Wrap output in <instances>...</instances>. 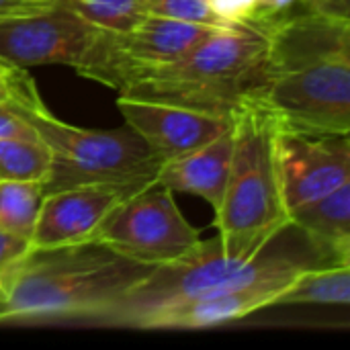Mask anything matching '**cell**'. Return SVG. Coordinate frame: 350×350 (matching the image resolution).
<instances>
[{"label":"cell","instance_id":"obj_14","mask_svg":"<svg viewBox=\"0 0 350 350\" xmlns=\"http://www.w3.org/2000/svg\"><path fill=\"white\" fill-rule=\"evenodd\" d=\"M297 275L267 277L248 285L213 291L189 301L164 308L148 316L139 328L144 330H195L246 318L262 308L275 306L277 297L291 285Z\"/></svg>","mask_w":350,"mask_h":350},{"label":"cell","instance_id":"obj_1","mask_svg":"<svg viewBox=\"0 0 350 350\" xmlns=\"http://www.w3.org/2000/svg\"><path fill=\"white\" fill-rule=\"evenodd\" d=\"M152 269L98 242L29 248L0 275V324L103 322Z\"/></svg>","mask_w":350,"mask_h":350},{"label":"cell","instance_id":"obj_7","mask_svg":"<svg viewBox=\"0 0 350 350\" xmlns=\"http://www.w3.org/2000/svg\"><path fill=\"white\" fill-rule=\"evenodd\" d=\"M279 125L306 133H350V55L320 59L269 78L254 94Z\"/></svg>","mask_w":350,"mask_h":350},{"label":"cell","instance_id":"obj_20","mask_svg":"<svg viewBox=\"0 0 350 350\" xmlns=\"http://www.w3.org/2000/svg\"><path fill=\"white\" fill-rule=\"evenodd\" d=\"M82 21L96 29L119 33L139 23L148 10L146 0H57Z\"/></svg>","mask_w":350,"mask_h":350},{"label":"cell","instance_id":"obj_9","mask_svg":"<svg viewBox=\"0 0 350 350\" xmlns=\"http://www.w3.org/2000/svg\"><path fill=\"white\" fill-rule=\"evenodd\" d=\"M277 168L283 203L291 215L350 183L349 135L306 133L277 123Z\"/></svg>","mask_w":350,"mask_h":350},{"label":"cell","instance_id":"obj_11","mask_svg":"<svg viewBox=\"0 0 350 350\" xmlns=\"http://www.w3.org/2000/svg\"><path fill=\"white\" fill-rule=\"evenodd\" d=\"M254 23L267 35L265 82L320 59L350 55V18L299 6L281 16Z\"/></svg>","mask_w":350,"mask_h":350},{"label":"cell","instance_id":"obj_16","mask_svg":"<svg viewBox=\"0 0 350 350\" xmlns=\"http://www.w3.org/2000/svg\"><path fill=\"white\" fill-rule=\"evenodd\" d=\"M322 265H350V183L289 215Z\"/></svg>","mask_w":350,"mask_h":350},{"label":"cell","instance_id":"obj_28","mask_svg":"<svg viewBox=\"0 0 350 350\" xmlns=\"http://www.w3.org/2000/svg\"><path fill=\"white\" fill-rule=\"evenodd\" d=\"M349 6L350 0H324V4L320 6V10L330 12V14H334V16L349 18Z\"/></svg>","mask_w":350,"mask_h":350},{"label":"cell","instance_id":"obj_4","mask_svg":"<svg viewBox=\"0 0 350 350\" xmlns=\"http://www.w3.org/2000/svg\"><path fill=\"white\" fill-rule=\"evenodd\" d=\"M318 265V260L269 254L267 248L252 258L236 256L226 252L215 236L211 240H201V244L187 256L154 267L150 275L135 285L100 324L139 328L148 316L193 297L248 285L267 277L299 275L301 271Z\"/></svg>","mask_w":350,"mask_h":350},{"label":"cell","instance_id":"obj_27","mask_svg":"<svg viewBox=\"0 0 350 350\" xmlns=\"http://www.w3.org/2000/svg\"><path fill=\"white\" fill-rule=\"evenodd\" d=\"M29 250V246L25 242H18L14 238H10L8 234H4L0 230V275L16 260L21 258L25 252Z\"/></svg>","mask_w":350,"mask_h":350},{"label":"cell","instance_id":"obj_26","mask_svg":"<svg viewBox=\"0 0 350 350\" xmlns=\"http://www.w3.org/2000/svg\"><path fill=\"white\" fill-rule=\"evenodd\" d=\"M299 6H308L306 0H256L254 21H269V18L281 16L289 10H295ZM254 21H250V23H254Z\"/></svg>","mask_w":350,"mask_h":350},{"label":"cell","instance_id":"obj_23","mask_svg":"<svg viewBox=\"0 0 350 350\" xmlns=\"http://www.w3.org/2000/svg\"><path fill=\"white\" fill-rule=\"evenodd\" d=\"M207 4L230 25H248L256 16V0H207Z\"/></svg>","mask_w":350,"mask_h":350},{"label":"cell","instance_id":"obj_22","mask_svg":"<svg viewBox=\"0 0 350 350\" xmlns=\"http://www.w3.org/2000/svg\"><path fill=\"white\" fill-rule=\"evenodd\" d=\"M146 10L148 14L156 16H166L183 23H195V25H205V27H232L230 23L221 21L207 0H146Z\"/></svg>","mask_w":350,"mask_h":350},{"label":"cell","instance_id":"obj_6","mask_svg":"<svg viewBox=\"0 0 350 350\" xmlns=\"http://www.w3.org/2000/svg\"><path fill=\"white\" fill-rule=\"evenodd\" d=\"M174 193L152 183L115 205L92 242L150 267L168 265L201 244V234L180 213Z\"/></svg>","mask_w":350,"mask_h":350},{"label":"cell","instance_id":"obj_15","mask_svg":"<svg viewBox=\"0 0 350 350\" xmlns=\"http://www.w3.org/2000/svg\"><path fill=\"white\" fill-rule=\"evenodd\" d=\"M232 129L183 156L164 160L154 183L170 193H189L219 207L232 160Z\"/></svg>","mask_w":350,"mask_h":350},{"label":"cell","instance_id":"obj_8","mask_svg":"<svg viewBox=\"0 0 350 350\" xmlns=\"http://www.w3.org/2000/svg\"><path fill=\"white\" fill-rule=\"evenodd\" d=\"M213 29L146 14L127 31H100L88 57L76 72L119 90L133 72L178 59Z\"/></svg>","mask_w":350,"mask_h":350},{"label":"cell","instance_id":"obj_18","mask_svg":"<svg viewBox=\"0 0 350 350\" xmlns=\"http://www.w3.org/2000/svg\"><path fill=\"white\" fill-rule=\"evenodd\" d=\"M43 197L39 180H0V230L29 246Z\"/></svg>","mask_w":350,"mask_h":350},{"label":"cell","instance_id":"obj_25","mask_svg":"<svg viewBox=\"0 0 350 350\" xmlns=\"http://www.w3.org/2000/svg\"><path fill=\"white\" fill-rule=\"evenodd\" d=\"M0 137H37L35 129L8 107H0Z\"/></svg>","mask_w":350,"mask_h":350},{"label":"cell","instance_id":"obj_29","mask_svg":"<svg viewBox=\"0 0 350 350\" xmlns=\"http://www.w3.org/2000/svg\"><path fill=\"white\" fill-rule=\"evenodd\" d=\"M306 4H308L310 8H320V6L324 4V0H306Z\"/></svg>","mask_w":350,"mask_h":350},{"label":"cell","instance_id":"obj_19","mask_svg":"<svg viewBox=\"0 0 350 350\" xmlns=\"http://www.w3.org/2000/svg\"><path fill=\"white\" fill-rule=\"evenodd\" d=\"M51 172V152L39 137H0V180H39Z\"/></svg>","mask_w":350,"mask_h":350},{"label":"cell","instance_id":"obj_3","mask_svg":"<svg viewBox=\"0 0 350 350\" xmlns=\"http://www.w3.org/2000/svg\"><path fill=\"white\" fill-rule=\"evenodd\" d=\"M232 160L215 230L226 252L252 258L289 228L277 168V119L256 98L232 111Z\"/></svg>","mask_w":350,"mask_h":350},{"label":"cell","instance_id":"obj_5","mask_svg":"<svg viewBox=\"0 0 350 350\" xmlns=\"http://www.w3.org/2000/svg\"><path fill=\"white\" fill-rule=\"evenodd\" d=\"M35 129L51 152V172L45 193L90 183L148 187L162 160L127 125L121 129H84L57 119L43 100L12 109Z\"/></svg>","mask_w":350,"mask_h":350},{"label":"cell","instance_id":"obj_21","mask_svg":"<svg viewBox=\"0 0 350 350\" xmlns=\"http://www.w3.org/2000/svg\"><path fill=\"white\" fill-rule=\"evenodd\" d=\"M41 94L37 90L31 74L0 55V107L23 109L41 103Z\"/></svg>","mask_w":350,"mask_h":350},{"label":"cell","instance_id":"obj_24","mask_svg":"<svg viewBox=\"0 0 350 350\" xmlns=\"http://www.w3.org/2000/svg\"><path fill=\"white\" fill-rule=\"evenodd\" d=\"M57 0H0V21L12 16H25L43 12L47 8L57 6Z\"/></svg>","mask_w":350,"mask_h":350},{"label":"cell","instance_id":"obj_12","mask_svg":"<svg viewBox=\"0 0 350 350\" xmlns=\"http://www.w3.org/2000/svg\"><path fill=\"white\" fill-rule=\"evenodd\" d=\"M135 191L139 187L90 183L45 193L29 248L49 250L92 242L109 211Z\"/></svg>","mask_w":350,"mask_h":350},{"label":"cell","instance_id":"obj_13","mask_svg":"<svg viewBox=\"0 0 350 350\" xmlns=\"http://www.w3.org/2000/svg\"><path fill=\"white\" fill-rule=\"evenodd\" d=\"M117 107L127 125L164 162L197 150L232 129V117L164 100L119 94Z\"/></svg>","mask_w":350,"mask_h":350},{"label":"cell","instance_id":"obj_10","mask_svg":"<svg viewBox=\"0 0 350 350\" xmlns=\"http://www.w3.org/2000/svg\"><path fill=\"white\" fill-rule=\"evenodd\" d=\"M103 29L62 4L43 12L0 21V55L16 66L62 64L78 70Z\"/></svg>","mask_w":350,"mask_h":350},{"label":"cell","instance_id":"obj_2","mask_svg":"<svg viewBox=\"0 0 350 350\" xmlns=\"http://www.w3.org/2000/svg\"><path fill=\"white\" fill-rule=\"evenodd\" d=\"M267 35L260 25L213 29L174 62L133 72L119 94L230 115L265 84Z\"/></svg>","mask_w":350,"mask_h":350},{"label":"cell","instance_id":"obj_17","mask_svg":"<svg viewBox=\"0 0 350 350\" xmlns=\"http://www.w3.org/2000/svg\"><path fill=\"white\" fill-rule=\"evenodd\" d=\"M350 265H318L301 271L277 297L275 306H347Z\"/></svg>","mask_w":350,"mask_h":350}]
</instances>
